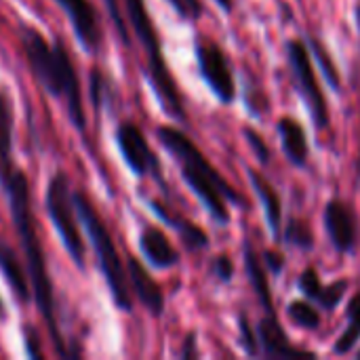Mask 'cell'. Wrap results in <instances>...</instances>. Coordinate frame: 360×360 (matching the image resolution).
I'll return each instance as SVG.
<instances>
[{
	"label": "cell",
	"mask_w": 360,
	"mask_h": 360,
	"mask_svg": "<svg viewBox=\"0 0 360 360\" xmlns=\"http://www.w3.org/2000/svg\"><path fill=\"white\" fill-rule=\"evenodd\" d=\"M0 184L4 188V194L8 200V211H11V219H13L17 238L21 243L23 253H25L27 270H30V278H32L34 302H36L40 316L44 319V323L51 331V338H53L57 352L65 354L63 340H61L59 329H57L53 283H51V276L46 270V257H44L40 236H38V228H36V217H34V209H32V190H30L27 175L17 165H13L6 173L0 175Z\"/></svg>",
	"instance_id": "6da1fadb"
},
{
	"label": "cell",
	"mask_w": 360,
	"mask_h": 360,
	"mask_svg": "<svg viewBox=\"0 0 360 360\" xmlns=\"http://www.w3.org/2000/svg\"><path fill=\"white\" fill-rule=\"evenodd\" d=\"M156 137L165 146V150L177 160L184 181L205 205L211 219L217 226H228L232 221L228 205L243 207L245 198L221 177V173L202 154V150L181 129L162 124L156 129Z\"/></svg>",
	"instance_id": "7a4b0ae2"
},
{
	"label": "cell",
	"mask_w": 360,
	"mask_h": 360,
	"mask_svg": "<svg viewBox=\"0 0 360 360\" xmlns=\"http://www.w3.org/2000/svg\"><path fill=\"white\" fill-rule=\"evenodd\" d=\"M19 40L36 80L65 105L68 118L72 120L74 129L84 137L86 114L82 105V89L65 44L61 40L49 42L38 30L30 25L19 27Z\"/></svg>",
	"instance_id": "3957f363"
},
{
	"label": "cell",
	"mask_w": 360,
	"mask_h": 360,
	"mask_svg": "<svg viewBox=\"0 0 360 360\" xmlns=\"http://www.w3.org/2000/svg\"><path fill=\"white\" fill-rule=\"evenodd\" d=\"M127 13L131 27L141 42L146 51V61H148V78L154 86V93L162 105V110L177 122H186L188 114L184 108V99L179 93V86L169 70V63L165 59L162 42L158 36V30L154 25V19L146 6V0H124Z\"/></svg>",
	"instance_id": "277c9868"
},
{
	"label": "cell",
	"mask_w": 360,
	"mask_h": 360,
	"mask_svg": "<svg viewBox=\"0 0 360 360\" xmlns=\"http://www.w3.org/2000/svg\"><path fill=\"white\" fill-rule=\"evenodd\" d=\"M74 205H76V211L82 219L86 234H89V240L95 249L99 270L105 278V285L112 293L116 308H120L122 312H131L133 295H131V287H129V274L122 266L116 243H114L105 221L101 219L99 211L95 209L91 198L84 194V190L74 192Z\"/></svg>",
	"instance_id": "5b68a950"
},
{
	"label": "cell",
	"mask_w": 360,
	"mask_h": 360,
	"mask_svg": "<svg viewBox=\"0 0 360 360\" xmlns=\"http://www.w3.org/2000/svg\"><path fill=\"white\" fill-rule=\"evenodd\" d=\"M44 205L70 259L74 262L78 270H84L86 251H84L82 234L76 221V205H74V194L70 190V179L63 171H55V175L49 179Z\"/></svg>",
	"instance_id": "8992f818"
},
{
	"label": "cell",
	"mask_w": 360,
	"mask_h": 360,
	"mask_svg": "<svg viewBox=\"0 0 360 360\" xmlns=\"http://www.w3.org/2000/svg\"><path fill=\"white\" fill-rule=\"evenodd\" d=\"M287 59L293 72V80L300 89L302 99L308 105L316 131H327L331 127V112L312 63V51L302 38H295L287 42Z\"/></svg>",
	"instance_id": "52a82bcc"
},
{
	"label": "cell",
	"mask_w": 360,
	"mask_h": 360,
	"mask_svg": "<svg viewBox=\"0 0 360 360\" xmlns=\"http://www.w3.org/2000/svg\"><path fill=\"white\" fill-rule=\"evenodd\" d=\"M198 72L211 93L224 103L230 105L236 99V80L230 68L226 51L211 38H198L194 44Z\"/></svg>",
	"instance_id": "ba28073f"
},
{
	"label": "cell",
	"mask_w": 360,
	"mask_h": 360,
	"mask_svg": "<svg viewBox=\"0 0 360 360\" xmlns=\"http://www.w3.org/2000/svg\"><path fill=\"white\" fill-rule=\"evenodd\" d=\"M116 146L127 162V167L137 175V177H148L152 175L154 179L162 181V171L160 162L150 148L143 131L133 122V120H122L116 129Z\"/></svg>",
	"instance_id": "9c48e42d"
},
{
	"label": "cell",
	"mask_w": 360,
	"mask_h": 360,
	"mask_svg": "<svg viewBox=\"0 0 360 360\" xmlns=\"http://www.w3.org/2000/svg\"><path fill=\"white\" fill-rule=\"evenodd\" d=\"M325 230L335 251L352 253L359 245V217L356 211L340 200L333 198L325 205Z\"/></svg>",
	"instance_id": "30bf717a"
},
{
	"label": "cell",
	"mask_w": 360,
	"mask_h": 360,
	"mask_svg": "<svg viewBox=\"0 0 360 360\" xmlns=\"http://www.w3.org/2000/svg\"><path fill=\"white\" fill-rule=\"evenodd\" d=\"M255 331L259 338L262 356H268V359H316L314 352L295 348L291 344L276 312H266L264 319H259Z\"/></svg>",
	"instance_id": "8fae6325"
},
{
	"label": "cell",
	"mask_w": 360,
	"mask_h": 360,
	"mask_svg": "<svg viewBox=\"0 0 360 360\" xmlns=\"http://www.w3.org/2000/svg\"><path fill=\"white\" fill-rule=\"evenodd\" d=\"M68 15L78 42L89 51L97 53L101 49V23L95 6L89 0H55Z\"/></svg>",
	"instance_id": "7c38bea8"
},
{
	"label": "cell",
	"mask_w": 360,
	"mask_h": 360,
	"mask_svg": "<svg viewBox=\"0 0 360 360\" xmlns=\"http://www.w3.org/2000/svg\"><path fill=\"white\" fill-rule=\"evenodd\" d=\"M127 274H129L131 289H133L135 297L141 302V306L152 316L160 319L165 312V293H162L160 285L154 281V276L148 272V268L141 264V259L131 255L127 259Z\"/></svg>",
	"instance_id": "4fadbf2b"
},
{
	"label": "cell",
	"mask_w": 360,
	"mask_h": 360,
	"mask_svg": "<svg viewBox=\"0 0 360 360\" xmlns=\"http://www.w3.org/2000/svg\"><path fill=\"white\" fill-rule=\"evenodd\" d=\"M139 249L143 257L158 270H169L179 264L177 249L158 226H143L139 234Z\"/></svg>",
	"instance_id": "5bb4252c"
},
{
	"label": "cell",
	"mask_w": 360,
	"mask_h": 360,
	"mask_svg": "<svg viewBox=\"0 0 360 360\" xmlns=\"http://www.w3.org/2000/svg\"><path fill=\"white\" fill-rule=\"evenodd\" d=\"M249 173V181L264 207V215H266V221L270 226V232H272V238L278 243L283 240V200H281V194L276 192V188L255 169H247Z\"/></svg>",
	"instance_id": "9a60e30c"
},
{
	"label": "cell",
	"mask_w": 360,
	"mask_h": 360,
	"mask_svg": "<svg viewBox=\"0 0 360 360\" xmlns=\"http://www.w3.org/2000/svg\"><path fill=\"white\" fill-rule=\"evenodd\" d=\"M276 129H278L283 152H285L287 160L293 167L304 169L310 158V146H308V135H306V129L302 127V122L291 116H283L278 120Z\"/></svg>",
	"instance_id": "2e32d148"
},
{
	"label": "cell",
	"mask_w": 360,
	"mask_h": 360,
	"mask_svg": "<svg viewBox=\"0 0 360 360\" xmlns=\"http://www.w3.org/2000/svg\"><path fill=\"white\" fill-rule=\"evenodd\" d=\"M243 259H245V272L249 276V283L264 308V312H276L274 310V297H272V289H270V281H268V270L264 266V259L259 257V253L253 249L251 243H245L243 249Z\"/></svg>",
	"instance_id": "e0dca14e"
},
{
	"label": "cell",
	"mask_w": 360,
	"mask_h": 360,
	"mask_svg": "<svg viewBox=\"0 0 360 360\" xmlns=\"http://www.w3.org/2000/svg\"><path fill=\"white\" fill-rule=\"evenodd\" d=\"M150 207L154 209V213H156L165 224H169L171 228H175V230L179 232V238L184 240V245H186L188 249H192V251H202V249L209 247V234H207L200 226H196V224L190 221V219H184V217H179V215L169 213V211H167L160 202H156V200H152Z\"/></svg>",
	"instance_id": "ac0fdd59"
},
{
	"label": "cell",
	"mask_w": 360,
	"mask_h": 360,
	"mask_svg": "<svg viewBox=\"0 0 360 360\" xmlns=\"http://www.w3.org/2000/svg\"><path fill=\"white\" fill-rule=\"evenodd\" d=\"M346 319H348V325L333 346V352L338 356L350 354L360 342V289L350 297L346 306Z\"/></svg>",
	"instance_id": "d6986e66"
},
{
	"label": "cell",
	"mask_w": 360,
	"mask_h": 360,
	"mask_svg": "<svg viewBox=\"0 0 360 360\" xmlns=\"http://www.w3.org/2000/svg\"><path fill=\"white\" fill-rule=\"evenodd\" d=\"M13 165V110L8 97L0 89V173H6Z\"/></svg>",
	"instance_id": "ffe728a7"
},
{
	"label": "cell",
	"mask_w": 360,
	"mask_h": 360,
	"mask_svg": "<svg viewBox=\"0 0 360 360\" xmlns=\"http://www.w3.org/2000/svg\"><path fill=\"white\" fill-rule=\"evenodd\" d=\"M0 270L8 283V287L15 291V295L21 300V302H27L30 300V287H27V281L21 272V266L15 257V253L0 243Z\"/></svg>",
	"instance_id": "44dd1931"
},
{
	"label": "cell",
	"mask_w": 360,
	"mask_h": 360,
	"mask_svg": "<svg viewBox=\"0 0 360 360\" xmlns=\"http://www.w3.org/2000/svg\"><path fill=\"white\" fill-rule=\"evenodd\" d=\"M287 314L291 319V323L300 329L306 331H316L321 327V312L316 310V306L310 300H295L287 306Z\"/></svg>",
	"instance_id": "7402d4cb"
},
{
	"label": "cell",
	"mask_w": 360,
	"mask_h": 360,
	"mask_svg": "<svg viewBox=\"0 0 360 360\" xmlns=\"http://www.w3.org/2000/svg\"><path fill=\"white\" fill-rule=\"evenodd\" d=\"M283 240L291 247H297L302 251H310L314 249V234H312V228L308 226V221L300 219V217H293L289 221V226L283 230Z\"/></svg>",
	"instance_id": "603a6c76"
},
{
	"label": "cell",
	"mask_w": 360,
	"mask_h": 360,
	"mask_svg": "<svg viewBox=\"0 0 360 360\" xmlns=\"http://www.w3.org/2000/svg\"><path fill=\"white\" fill-rule=\"evenodd\" d=\"M310 51H312V55L319 59V63H321V68H323V72H325V76H327L329 86H331L333 91H340V89H342V78H340V72H338V68H335V63H333L329 51L323 46V42H321L319 38H312V40H310Z\"/></svg>",
	"instance_id": "cb8c5ba5"
},
{
	"label": "cell",
	"mask_w": 360,
	"mask_h": 360,
	"mask_svg": "<svg viewBox=\"0 0 360 360\" xmlns=\"http://www.w3.org/2000/svg\"><path fill=\"white\" fill-rule=\"evenodd\" d=\"M238 338H240V348L245 350L247 356H262V346L255 327L251 325L247 312H238Z\"/></svg>",
	"instance_id": "d4e9b609"
},
{
	"label": "cell",
	"mask_w": 360,
	"mask_h": 360,
	"mask_svg": "<svg viewBox=\"0 0 360 360\" xmlns=\"http://www.w3.org/2000/svg\"><path fill=\"white\" fill-rule=\"evenodd\" d=\"M297 287H300V291L304 293L306 300L319 302V297H321L325 285H323V281H321V276H319V270H316L314 266H308V268L302 272V276H300V281H297Z\"/></svg>",
	"instance_id": "484cf974"
},
{
	"label": "cell",
	"mask_w": 360,
	"mask_h": 360,
	"mask_svg": "<svg viewBox=\"0 0 360 360\" xmlns=\"http://www.w3.org/2000/svg\"><path fill=\"white\" fill-rule=\"evenodd\" d=\"M346 291H348V281H335V283L323 287V293H321V297H319L316 304L323 310H335L342 304Z\"/></svg>",
	"instance_id": "4316f807"
},
{
	"label": "cell",
	"mask_w": 360,
	"mask_h": 360,
	"mask_svg": "<svg viewBox=\"0 0 360 360\" xmlns=\"http://www.w3.org/2000/svg\"><path fill=\"white\" fill-rule=\"evenodd\" d=\"M243 137L247 139V143H249V148L253 150L255 158H257L262 165H268L272 152H270V146L266 143V139H264L253 127H243Z\"/></svg>",
	"instance_id": "83f0119b"
},
{
	"label": "cell",
	"mask_w": 360,
	"mask_h": 360,
	"mask_svg": "<svg viewBox=\"0 0 360 360\" xmlns=\"http://www.w3.org/2000/svg\"><path fill=\"white\" fill-rule=\"evenodd\" d=\"M211 272H213V276H215L219 283H232L234 272H236L232 257H230V255H224V253L217 255V257L213 259V264H211Z\"/></svg>",
	"instance_id": "f1b7e54d"
},
{
	"label": "cell",
	"mask_w": 360,
	"mask_h": 360,
	"mask_svg": "<svg viewBox=\"0 0 360 360\" xmlns=\"http://www.w3.org/2000/svg\"><path fill=\"white\" fill-rule=\"evenodd\" d=\"M169 4L179 13V17H184L188 21H196L205 13V6L200 0H169Z\"/></svg>",
	"instance_id": "f546056e"
},
{
	"label": "cell",
	"mask_w": 360,
	"mask_h": 360,
	"mask_svg": "<svg viewBox=\"0 0 360 360\" xmlns=\"http://www.w3.org/2000/svg\"><path fill=\"white\" fill-rule=\"evenodd\" d=\"M103 2H105V6H108V13H110V17H112V21H114L116 30H118V36H120L122 44L129 46V44H131V36H129V27H127V23H124V17H122V13H120L118 0H103Z\"/></svg>",
	"instance_id": "4dcf8cb0"
},
{
	"label": "cell",
	"mask_w": 360,
	"mask_h": 360,
	"mask_svg": "<svg viewBox=\"0 0 360 360\" xmlns=\"http://www.w3.org/2000/svg\"><path fill=\"white\" fill-rule=\"evenodd\" d=\"M264 266L266 270H270L272 274H281L285 268V257L278 251H264Z\"/></svg>",
	"instance_id": "1f68e13d"
},
{
	"label": "cell",
	"mask_w": 360,
	"mask_h": 360,
	"mask_svg": "<svg viewBox=\"0 0 360 360\" xmlns=\"http://www.w3.org/2000/svg\"><path fill=\"white\" fill-rule=\"evenodd\" d=\"M179 356L186 360L198 359V356H200V352H198V344H196V333H194V331L186 335V342H184L181 350H179Z\"/></svg>",
	"instance_id": "d6a6232c"
},
{
	"label": "cell",
	"mask_w": 360,
	"mask_h": 360,
	"mask_svg": "<svg viewBox=\"0 0 360 360\" xmlns=\"http://www.w3.org/2000/svg\"><path fill=\"white\" fill-rule=\"evenodd\" d=\"M215 2H217L219 8L226 11V13H232V11H234V0H215Z\"/></svg>",
	"instance_id": "836d02e7"
},
{
	"label": "cell",
	"mask_w": 360,
	"mask_h": 360,
	"mask_svg": "<svg viewBox=\"0 0 360 360\" xmlns=\"http://www.w3.org/2000/svg\"><path fill=\"white\" fill-rule=\"evenodd\" d=\"M6 319V310H4V304H2V300H0V323Z\"/></svg>",
	"instance_id": "e575fe53"
},
{
	"label": "cell",
	"mask_w": 360,
	"mask_h": 360,
	"mask_svg": "<svg viewBox=\"0 0 360 360\" xmlns=\"http://www.w3.org/2000/svg\"><path fill=\"white\" fill-rule=\"evenodd\" d=\"M354 15H356V25H359V32H360V4H359V6H356Z\"/></svg>",
	"instance_id": "d590c367"
},
{
	"label": "cell",
	"mask_w": 360,
	"mask_h": 360,
	"mask_svg": "<svg viewBox=\"0 0 360 360\" xmlns=\"http://www.w3.org/2000/svg\"><path fill=\"white\" fill-rule=\"evenodd\" d=\"M359 360H360V352H359Z\"/></svg>",
	"instance_id": "8d00e7d4"
}]
</instances>
